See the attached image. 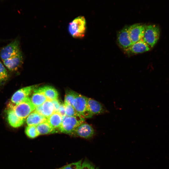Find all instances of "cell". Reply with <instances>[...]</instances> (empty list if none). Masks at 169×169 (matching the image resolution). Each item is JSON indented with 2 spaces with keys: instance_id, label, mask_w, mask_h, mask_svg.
Segmentation results:
<instances>
[{
  "instance_id": "1",
  "label": "cell",
  "mask_w": 169,
  "mask_h": 169,
  "mask_svg": "<svg viewBox=\"0 0 169 169\" xmlns=\"http://www.w3.org/2000/svg\"><path fill=\"white\" fill-rule=\"evenodd\" d=\"M7 108L13 110L19 117L25 119L35 109V106L28 97L20 102L14 104L11 102L8 104Z\"/></svg>"
},
{
  "instance_id": "2",
  "label": "cell",
  "mask_w": 169,
  "mask_h": 169,
  "mask_svg": "<svg viewBox=\"0 0 169 169\" xmlns=\"http://www.w3.org/2000/svg\"><path fill=\"white\" fill-rule=\"evenodd\" d=\"M86 30V22L84 17L79 16L69 23L68 31L75 38H82L84 37Z\"/></svg>"
},
{
  "instance_id": "3",
  "label": "cell",
  "mask_w": 169,
  "mask_h": 169,
  "mask_svg": "<svg viewBox=\"0 0 169 169\" xmlns=\"http://www.w3.org/2000/svg\"><path fill=\"white\" fill-rule=\"evenodd\" d=\"M84 121V118L83 116H66L58 130L60 132L72 135L76 127Z\"/></svg>"
},
{
  "instance_id": "4",
  "label": "cell",
  "mask_w": 169,
  "mask_h": 169,
  "mask_svg": "<svg viewBox=\"0 0 169 169\" xmlns=\"http://www.w3.org/2000/svg\"><path fill=\"white\" fill-rule=\"evenodd\" d=\"M88 98L77 93L72 103L76 111L84 118H91L93 116L88 109Z\"/></svg>"
},
{
  "instance_id": "5",
  "label": "cell",
  "mask_w": 169,
  "mask_h": 169,
  "mask_svg": "<svg viewBox=\"0 0 169 169\" xmlns=\"http://www.w3.org/2000/svg\"><path fill=\"white\" fill-rule=\"evenodd\" d=\"M160 35L158 26L154 24L146 25L143 39L151 48H153L158 41Z\"/></svg>"
},
{
  "instance_id": "6",
  "label": "cell",
  "mask_w": 169,
  "mask_h": 169,
  "mask_svg": "<svg viewBox=\"0 0 169 169\" xmlns=\"http://www.w3.org/2000/svg\"><path fill=\"white\" fill-rule=\"evenodd\" d=\"M20 41L16 38L3 47L0 52V57L2 61L15 55L20 51Z\"/></svg>"
},
{
  "instance_id": "7",
  "label": "cell",
  "mask_w": 169,
  "mask_h": 169,
  "mask_svg": "<svg viewBox=\"0 0 169 169\" xmlns=\"http://www.w3.org/2000/svg\"><path fill=\"white\" fill-rule=\"evenodd\" d=\"M146 25L145 24L136 23L128 26L129 33L132 44L143 39Z\"/></svg>"
},
{
  "instance_id": "8",
  "label": "cell",
  "mask_w": 169,
  "mask_h": 169,
  "mask_svg": "<svg viewBox=\"0 0 169 169\" xmlns=\"http://www.w3.org/2000/svg\"><path fill=\"white\" fill-rule=\"evenodd\" d=\"M4 66L11 71L17 70L23 63V58L20 51L15 55L3 61Z\"/></svg>"
},
{
  "instance_id": "9",
  "label": "cell",
  "mask_w": 169,
  "mask_h": 169,
  "mask_svg": "<svg viewBox=\"0 0 169 169\" xmlns=\"http://www.w3.org/2000/svg\"><path fill=\"white\" fill-rule=\"evenodd\" d=\"M36 87V85H33L24 87L18 90L12 95L10 102L14 104L20 102L29 97Z\"/></svg>"
},
{
  "instance_id": "10",
  "label": "cell",
  "mask_w": 169,
  "mask_h": 169,
  "mask_svg": "<svg viewBox=\"0 0 169 169\" xmlns=\"http://www.w3.org/2000/svg\"><path fill=\"white\" fill-rule=\"evenodd\" d=\"M128 26H125L118 32L117 35L118 44L124 51L132 44L131 40L128 29Z\"/></svg>"
},
{
  "instance_id": "11",
  "label": "cell",
  "mask_w": 169,
  "mask_h": 169,
  "mask_svg": "<svg viewBox=\"0 0 169 169\" xmlns=\"http://www.w3.org/2000/svg\"><path fill=\"white\" fill-rule=\"evenodd\" d=\"M95 131L92 127L90 125L84 122L76 127L72 135L89 139L92 137Z\"/></svg>"
},
{
  "instance_id": "12",
  "label": "cell",
  "mask_w": 169,
  "mask_h": 169,
  "mask_svg": "<svg viewBox=\"0 0 169 169\" xmlns=\"http://www.w3.org/2000/svg\"><path fill=\"white\" fill-rule=\"evenodd\" d=\"M151 48L143 39H141L132 44L124 51L128 55H132L149 51Z\"/></svg>"
},
{
  "instance_id": "13",
  "label": "cell",
  "mask_w": 169,
  "mask_h": 169,
  "mask_svg": "<svg viewBox=\"0 0 169 169\" xmlns=\"http://www.w3.org/2000/svg\"><path fill=\"white\" fill-rule=\"evenodd\" d=\"M6 113L8 121L12 127L18 128L24 124L25 119L18 117L13 110L7 108Z\"/></svg>"
},
{
  "instance_id": "14",
  "label": "cell",
  "mask_w": 169,
  "mask_h": 169,
  "mask_svg": "<svg viewBox=\"0 0 169 169\" xmlns=\"http://www.w3.org/2000/svg\"><path fill=\"white\" fill-rule=\"evenodd\" d=\"M34 111L47 119L54 112V106L51 101L48 100L41 105L36 107Z\"/></svg>"
},
{
  "instance_id": "15",
  "label": "cell",
  "mask_w": 169,
  "mask_h": 169,
  "mask_svg": "<svg viewBox=\"0 0 169 169\" xmlns=\"http://www.w3.org/2000/svg\"><path fill=\"white\" fill-rule=\"evenodd\" d=\"M89 110L93 115L101 114L107 111L105 107L100 102L90 98H88Z\"/></svg>"
},
{
  "instance_id": "16",
  "label": "cell",
  "mask_w": 169,
  "mask_h": 169,
  "mask_svg": "<svg viewBox=\"0 0 169 169\" xmlns=\"http://www.w3.org/2000/svg\"><path fill=\"white\" fill-rule=\"evenodd\" d=\"M30 99L35 107L41 105L47 100L40 87L37 89L35 88L33 90Z\"/></svg>"
},
{
  "instance_id": "17",
  "label": "cell",
  "mask_w": 169,
  "mask_h": 169,
  "mask_svg": "<svg viewBox=\"0 0 169 169\" xmlns=\"http://www.w3.org/2000/svg\"><path fill=\"white\" fill-rule=\"evenodd\" d=\"M47 118L35 111L31 112L27 117L26 122L28 125H35L46 121Z\"/></svg>"
},
{
  "instance_id": "18",
  "label": "cell",
  "mask_w": 169,
  "mask_h": 169,
  "mask_svg": "<svg viewBox=\"0 0 169 169\" xmlns=\"http://www.w3.org/2000/svg\"><path fill=\"white\" fill-rule=\"evenodd\" d=\"M40 88L47 100H52L58 99L59 96L58 92L53 86H45Z\"/></svg>"
},
{
  "instance_id": "19",
  "label": "cell",
  "mask_w": 169,
  "mask_h": 169,
  "mask_svg": "<svg viewBox=\"0 0 169 169\" xmlns=\"http://www.w3.org/2000/svg\"><path fill=\"white\" fill-rule=\"evenodd\" d=\"M37 130L39 135L53 134L57 132L55 129L53 128L47 120L36 126Z\"/></svg>"
},
{
  "instance_id": "20",
  "label": "cell",
  "mask_w": 169,
  "mask_h": 169,
  "mask_svg": "<svg viewBox=\"0 0 169 169\" xmlns=\"http://www.w3.org/2000/svg\"><path fill=\"white\" fill-rule=\"evenodd\" d=\"M63 121L62 116L58 112H54L47 120L49 125L53 128H59Z\"/></svg>"
},
{
  "instance_id": "21",
  "label": "cell",
  "mask_w": 169,
  "mask_h": 169,
  "mask_svg": "<svg viewBox=\"0 0 169 169\" xmlns=\"http://www.w3.org/2000/svg\"><path fill=\"white\" fill-rule=\"evenodd\" d=\"M25 133L29 138H34L39 135L35 125H28L25 129Z\"/></svg>"
},
{
  "instance_id": "22",
  "label": "cell",
  "mask_w": 169,
  "mask_h": 169,
  "mask_svg": "<svg viewBox=\"0 0 169 169\" xmlns=\"http://www.w3.org/2000/svg\"><path fill=\"white\" fill-rule=\"evenodd\" d=\"M64 104L65 106L66 116L74 117L83 116L76 111L72 105L67 104Z\"/></svg>"
},
{
  "instance_id": "23",
  "label": "cell",
  "mask_w": 169,
  "mask_h": 169,
  "mask_svg": "<svg viewBox=\"0 0 169 169\" xmlns=\"http://www.w3.org/2000/svg\"><path fill=\"white\" fill-rule=\"evenodd\" d=\"M77 92L71 90L66 91L64 98V104L72 105L73 101L75 98Z\"/></svg>"
},
{
  "instance_id": "24",
  "label": "cell",
  "mask_w": 169,
  "mask_h": 169,
  "mask_svg": "<svg viewBox=\"0 0 169 169\" xmlns=\"http://www.w3.org/2000/svg\"><path fill=\"white\" fill-rule=\"evenodd\" d=\"M8 72L4 65L0 61V82L6 81L8 79Z\"/></svg>"
},
{
  "instance_id": "25",
  "label": "cell",
  "mask_w": 169,
  "mask_h": 169,
  "mask_svg": "<svg viewBox=\"0 0 169 169\" xmlns=\"http://www.w3.org/2000/svg\"><path fill=\"white\" fill-rule=\"evenodd\" d=\"M82 160L72 163L59 169H80L82 163Z\"/></svg>"
},
{
  "instance_id": "26",
  "label": "cell",
  "mask_w": 169,
  "mask_h": 169,
  "mask_svg": "<svg viewBox=\"0 0 169 169\" xmlns=\"http://www.w3.org/2000/svg\"><path fill=\"white\" fill-rule=\"evenodd\" d=\"M80 169H98L90 162L84 161L82 162Z\"/></svg>"
},
{
  "instance_id": "27",
  "label": "cell",
  "mask_w": 169,
  "mask_h": 169,
  "mask_svg": "<svg viewBox=\"0 0 169 169\" xmlns=\"http://www.w3.org/2000/svg\"><path fill=\"white\" fill-rule=\"evenodd\" d=\"M57 112L62 116L63 120L66 116L64 103L61 104Z\"/></svg>"
},
{
  "instance_id": "28",
  "label": "cell",
  "mask_w": 169,
  "mask_h": 169,
  "mask_svg": "<svg viewBox=\"0 0 169 169\" xmlns=\"http://www.w3.org/2000/svg\"><path fill=\"white\" fill-rule=\"evenodd\" d=\"M51 101L54 106V112H57L61 103L58 99Z\"/></svg>"
},
{
  "instance_id": "29",
  "label": "cell",
  "mask_w": 169,
  "mask_h": 169,
  "mask_svg": "<svg viewBox=\"0 0 169 169\" xmlns=\"http://www.w3.org/2000/svg\"></svg>"
}]
</instances>
